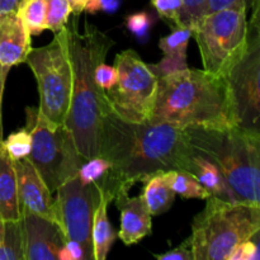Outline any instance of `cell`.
<instances>
[{
  "mask_svg": "<svg viewBox=\"0 0 260 260\" xmlns=\"http://www.w3.org/2000/svg\"><path fill=\"white\" fill-rule=\"evenodd\" d=\"M190 152L184 128L164 123L121 119L106 102L102 111L98 156L111 168L98 183L112 197L129 192L157 172L182 170Z\"/></svg>",
  "mask_w": 260,
  "mask_h": 260,
  "instance_id": "6da1fadb",
  "label": "cell"
},
{
  "mask_svg": "<svg viewBox=\"0 0 260 260\" xmlns=\"http://www.w3.org/2000/svg\"><path fill=\"white\" fill-rule=\"evenodd\" d=\"M79 20L80 13H73L65 25L71 68V101L65 126L73 134L79 154L89 160L99 154L101 118L106 104L104 90L96 85L94 70L106 60L114 42L88 20L81 30Z\"/></svg>",
  "mask_w": 260,
  "mask_h": 260,
  "instance_id": "7a4b0ae2",
  "label": "cell"
},
{
  "mask_svg": "<svg viewBox=\"0 0 260 260\" xmlns=\"http://www.w3.org/2000/svg\"><path fill=\"white\" fill-rule=\"evenodd\" d=\"M147 122L179 128L235 126L225 78L189 68L157 78L156 99Z\"/></svg>",
  "mask_w": 260,
  "mask_h": 260,
  "instance_id": "3957f363",
  "label": "cell"
},
{
  "mask_svg": "<svg viewBox=\"0 0 260 260\" xmlns=\"http://www.w3.org/2000/svg\"><path fill=\"white\" fill-rule=\"evenodd\" d=\"M184 129L190 147L221 170L235 202L260 205V134L238 126Z\"/></svg>",
  "mask_w": 260,
  "mask_h": 260,
  "instance_id": "277c9868",
  "label": "cell"
},
{
  "mask_svg": "<svg viewBox=\"0 0 260 260\" xmlns=\"http://www.w3.org/2000/svg\"><path fill=\"white\" fill-rule=\"evenodd\" d=\"M192 223L194 260H229L234 249L260 231V205L207 198Z\"/></svg>",
  "mask_w": 260,
  "mask_h": 260,
  "instance_id": "5b68a950",
  "label": "cell"
},
{
  "mask_svg": "<svg viewBox=\"0 0 260 260\" xmlns=\"http://www.w3.org/2000/svg\"><path fill=\"white\" fill-rule=\"evenodd\" d=\"M25 128L32 137L28 161L51 193L78 175L85 159L79 154L73 134L65 124H52L35 107L25 108Z\"/></svg>",
  "mask_w": 260,
  "mask_h": 260,
  "instance_id": "8992f818",
  "label": "cell"
},
{
  "mask_svg": "<svg viewBox=\"0 0 260 260\" xmlns=\"http://www.w3.org/2000/svg\"><path fill=\"white\" fill-rule=\"evenodd\" d=\"M249 12L230 7L210 12L196 22L192 37L197 42L203 70L225 78L241 57L248 43Z\"/></svg>",
  "mask_w": 260,
  "mask_h": 260,
  "instance_id": "52a82bcc",
  "label": "cell"
},
{
  "mask_svg": "<svg viewBox=\"0 0 260 260\" xmlns=\"http://www.w3.org/2000/svg\"><path fill=\"white\" fill-rule=\"evenodd\" d=\"M25 62L40 93L38 113L52 124H65L71 101V68L65 28L43 47L32 48Z\"/></svg>",
  "mask_w": 260,
  "mask_h": 260,
  "instance_id": "ba28073f",
  "label": "cell"
},
{
  "mask_svg": "<svg viewBox=\"0 0 260 260\" xmlns=\"http://www.w3.org/2000/svg\"><path fill=\"white\" fill-rule=\"evenodd\" d=\"M117 83L104 91L109 108L128 122L149 121L157 93V78L134 50L119 52L114 58Z\"/></svg>",
  "mask_w": 260,
  "mask_h": 260,
  "instance_id": "9c48e42d",
  "label": "cell"
},
{
  "mask_svg": "<svg viewBox=\"0 0 260 260\" xmlns=\"http://www.w3.org/2000/svg\"><path fill=\"white\" fill-rule=\"evenodd\" d=\"M235 126L260 134V24L259 7L251 10L248 43L225 76Z\"/></svg>",
  "mask_w": 260,
  "mask_h": 260,
  "instance_id": "30bf717a",
  "label": "cell"
},
{
  "mask_svg": "<svg viewBox=\"0 0 260 260\" xmlns=\"http://www.w3.org/2000/svg\"><path fill=\"white\" fill-rule=\"evenodd\" d=\"M55 198L58 215V226L66 240L80 244L86 259L93 256V215L99 201L98 184H83L79 177L71 178L57 190Z\"/></svg>",
  "mask_w": 260,
  "mask_h": 260,
  "instance_id": "8fae6325",
  "label": "cell"
},
{
  "mask_svg": "<svg viewBox=\"0 0 260 260\" xmlns=\"http://www.w3.org/2000/svg\"><path fill=\"white\" fill-rule=\"evenodd\" d=\"M14 168L17 173L20 213L42 216L58 225L55 198L52 197V193L40 177L37 170L28 161V159L14 161Z\"/></svg>",
  "mask_w": 260,
  "mask_h": 260,
  "instance_id": "7c38bea8",
  "label": "cell"
},
{
  "mask_svg": "<svg viewBox=\"0 0 260 260\" xmlns=\"http://www.w3.org/2000/svg\"><path fill=\"white\" fill-rule=\"evenodd\" d=\"M25 260H57L66 239L57 223L42 216L23 213Z\"/></svg>",
  "mask_w": 260,
  "mask_h": 260,
  "instance_id": "4fadbf2b",
  "label": "cell"
},
{
  "mask_svg": "<svg viewBox=\"0 0 260 260\" xmlns=\"http://www.w3.org/2000/svg\"><path fill=\"white\" fill-rule=\"evenodd\" d=\"M30 37L18 13L0 17V65L12 69L25 62L32 50Z\"/></svg>",
  "mask_w": 260,
  "mask_h": 260,
  "instance_id": "5bb4252c",
  "label": "cell"
},
{
  "mask_svg": "<svg viewBox=\"0 0 260 260\" xmlns=\"http://www.w3.org/2000/svg\"><path fill=\"white\" fill-rule=\"evenodd\" d=\"M121 211V229L118 238L124 245L137 244L151 234V215L145 206L141 196L129 197L128 192H121L113 198Z\"/></svg>",
  "mask_w": 260,
  "mask_h": 260,
  "instance_id": "9a60e30c",
  "label": "cell"
},
{
  "mask_svg": "<svg viewBox=\"0 0 260 260\" xmlns=\"http://www.w3.org/2000/svg\"><path fill=\"white\" fill-rule=\"evenodd\" d=\"M192 38V29L184 27H177L169 36L159 41L160 50L164 53V58L159 63L149 65L156 78L184 70L187 65V48Z\"/></svg>",
  "mask_w": 260,
  "mask_h": 260,
  "instance_id": "2e32d148",
  "label": "cell"
},
{
  "mask_svg": "<svg viewBox=\"0 0 260 260\" xmlns=\"http://www.w3.org/2000/svg\"><path fill=\"white\" fill-rule=\"evenodd\" d=\"M182 170L190 173L211 193V196H216L222 200L234 201L230 188L221 170L212 160L201 154L200 151H196L190 147V152L183 164Z\"/></svg>",
  "mask_w": 260,
  "mask_h": 260,
  "instance_id": "e0dca14e",
  "label": "cell"
},
{
  "mask_svg": "<svg viewBox=\"0 0 260 260\" xmlns=\"http://www.w3.org/2000/svg\"><path fill=\"white\" fill-rule=\"evenodd\" d=\"M98 192L99 201L95 206V210H94L93 228H91L93 256L94 260H106L117 236L111 222H109L108 213H107L109 203H111V201H113V197L108 190L103 189L99 184Z\"/></svg>",
  "mask_w": 260,
  "mask_h": 260,
  "instance_id": "ac0fdd59",
  "label": "cell"
},
{
  "mask_svg": "<svg viewBox=\"0 0 260 260\" xmlns=\"http://www.w3.org/2000/svg\"><path fill=\"white\" fill-rule=\"evenodd\" d=\"M0 213L5 221L22 220L14 161L0 149Z\"/></svg>",
  "mask_w": 260,
  "mask_h": 260,
  "instance_id": "d6986e66",
  "label": "cell"
},
{
  "mask_svg": "<svg viewBox=\"0 0 260 260\" xmlns=\"http://www.w3.org/2000/svg\"><path fill=\"white\" fill-rule=\"evenodd\" d=\"M141 197L151 216L168 212L175 200L174 190L164 177V172H157L144 180Z\"/></svg>",
  "mask_w": 260,
  "mask_h": 260,
  "instance_id": "ffe728a7",
  "label": "cell"
},
{
  "mask_svg": "<svg viewBox=\"0 0 260 260\" xmlns=\"http://www.w3.org/2000/svg\"><path fill=\"white\" fill-rule=\"evenodd\" d=\"M164 177L175 194H179L180 197L207 200L211 196V193L185 170H168L164 172Z\"/></svg>",
  "mask_w": 260,
  "mask_h": 260,
  "instance_id": "44dd1931",
  "label": "cell"
},
{
  "mask_svg": "<svg viewBox=\"0 0 260 260\" xmlns=\"http://www.w3.org/2000/svg\"><path fill=\"white\" fill-rule=\"evenodd\" d=\"M0 260H25L22 220L5 221L4 238L0 243Z\"/></svg>",
  "mask_w": 260,
  "mask_h": 260,
  "instance_id": "7402d4cb",
  "label": "cell"
},
{
  "mask_svg": "<svg viewBox=\"0 0 260 260\" xmlns=\"http://www.w3.org/2000/svg\"><path fill=\"white\" fill-rule=\"evenodd\" d=\"M17 13L30 36H38L46 29V0H23Z\"/></svg>",
  "mask_w": 260,
  "mask_h": 260,
  "instance_id": "603a6c76",
  "label": "cell"
},
{
  "mask_svg": "<svg viewBox=\"0 0 260 260\" xmlns=\"http://www.w3.org/2000/svg\"><path fill=\"white\" fill-rule=\"evenodd\" d=\"M73 14V7L68 0H46V29L53 35L65 28Z\"/></svg>",
  "mask_w": 260,
  "mask_h": 260,
  "instance_id": "cb8c5ba5",
  "label": "cell"
},
{
  "mask_svg": "<svg viewBox=\"0 0 260 260\" xmlns=\"http://www.w3.org/2000/svg\"><path fill=\"white\" fill-rule=\"evenodd\" d=\"M2 147L7 151L13 161L27 159L32 147V137L29 131L24 127L19 131L13 132L7 139L3 140Z\"/></svg>",
  "mask_w": 260,
  "mask_h": 260,
  "instance_id": "d4e9b609",
  "label": "cell"
},
{
  "mask_svg": "<svg viewBox=\"0 0 260 260\" xmlns=\"http://www.w3.org/2000/svg\"><path fill=\"white\" fill-rule=\"evenodd\" d=\"M111 168L108 160L101 156L93 157L84 161L78 172V177L83 184H91L99 182Z\"/></svg>",
  "mask_w": 260,
  "mask_h": 260,
  "instance_id": "484cf974",
  "label": "cell"
},
{
  "mask_svg": "<svg viewBox=\"0 0 260 260\" xmlns=\"http://www.w3.org/2000/svg\"><path fill=\"white\" fill-rule=\"evenodd\" d=\"M151 3L162 18L172 20L177 27H183L182 0H151Z\"/></svg>",
  "mask_w": 260,
  "mask_h": 260,
  "instance_id": "4316f807",
  "label": "cell"
},
{
  "mask_svg": "<svg viewBox=\"0 0 260 260\" xmlns=\"http://www.w3.org/2000/svg\"><path fill=\"white\" fill-rule=\"evenodd\" d=\"M183 3V27L190 28L198 19L208 13L207 0H182Z\"/></svg>",
  "mask_w": 260,
  "mask_h": 260,
  "instance_id": "83f0119b",
  "label": "cell"
},
{
  "mask_svg": "<svg viewBox=\"0 0 260 260\" xmlns=\"http://www.w3.org/2000/svg\"><path fill=\"white\" fill-rule=\"evenodd\" d=\"M259 238L260 231L256 233L253 238L243 241L234 249L233 254L230 255L229 260H259Z\"/></svg>",
  "mask_w": 260,
  "mask_h": 260,
  "instance_id": "f1b7e54d",
  "label": "cell"
},
{
  "mask_svg": "<svg viewBox=\"0 0 260 260\" xmlns=\"http://www.w3.org/2000/svg\"><path fill=\"white\" fill-rule=\"evenodd\" d=\"M94 79L95 83L102 90H108L113 88L114 84L117 83V70L114 66L107 65L106 62H101L96 65L94 70Z\"/></svg>",
  "mask_w": 260,
  "mask_h": 260,
  "instance_id": "f546056e",
  "label": "cell"
},
{
  "mask_svg": "<svg viewBox=\"0 0 260 260\" xmlns=\"http://www.w3.org/2000/svg\"><path fill=\"white\" fill-rule=\"evenodd\" d=\"M155 258L159 260H194L190 238L185 239L177 248L172 249V250L167 251L164 254L155 255Z\"/></svg>",
  "mask_w": 260,
  "mask_h": 260,
  "instance_id": "4dcf8cb0",
  "label": "cell"
},
{
  "mask_svg": "<svg viewBox=\"0 0 260 260\" xmlns=\"http://www.w3.org/2000/svg\"><path fill=\"white\" fill-rule=\"evenodd\" d=\"M260 0H207L208 13L230 7H245L249 13L259 7Z\"/></svg>",
  "mask_w": 260,
  "mask_h": 260,
  "instance_id": "1f68e13d",
  "label": "cell"
},
{
  "mask_svg": "<svg viewBox=\"0 0 260 260\" xmlns=\"http://www.w3.org/2000/svg\"><path fill=\"white\" fill-rule=\"evenodd\" d=\"M126 24L127 28L136 36H144L149 30L150 18L144 12L135 13L126 18Z\"/></svg>",
  "mask_w": 260,
  "mask_h": 260,
  "instance_id": "d6a6232c",
  "label": "cell"
},
{
  "mask_svg": "<svg viewBox=\"0 0 260 260\" xmlns=\"http://www.w3.org/2000/svg\"><path fill=\"white\" fill-rule=\"evenodd\" d=\"M57 260H88L80 244L73 240H66L58 251Z\"/></svg>",
  "mask_w": 260,
  "mask_h": 260,
  "instance_id": "836d02e7",
  "label": "cell"
},
{
  "mask_svg": "<svg viewBox=\"0 0 260 260\" xmlns=\"http://www.w3.org/2000/svg\"><path fill=\"white\" fill-rule=\"evenodd\" d=\"M9 68L0 65V149H2L3 142V119H2V103H3V94H4L5 83H7V76L9 74Z\"/></svg>",
  "mask_w": 260,
  "mask_h": 260,
  "instance_id": "e575fe53",
  "label": "cell"
},
{
  "mask_svg": "<svg viewBox=\"0 0 260 260\" xmlns=\"http://www.w3.org/2000/svg\"><path fill=\"white\" fill-rule=\"evenodd\" d=\"M22 2L23 0H0V17L10 13H17Z\"/></svg>",
  "mask_w": 260,
  "mask_h": 260,
  "instance_id": "d590c367",
  "label": "cell"
},
{
  "mask_svg": "<svg viewBox=\"0 0 260 260\" xmlns=\"http://www.w3.org/2000/svg\"><path fill=\"white\" fill-rule=\"evenodd\" d=\"M73 7V13H83L84 12V5H85L86 0H68Z\"/></svg>",
  "mask_w": 260,
  "mask_h": 260,
  "instance_id": "8d00e7d4",
  "label": "cell"
},
{
  "mask_svg": "<svg viewBox=\"0 0 260 260\" xmlns=\"http://www.w3.org/2000/svg\"><path fill=\"white\" fill-rule=\"evenodd\" d=\"M4 229H5V220L2 216V213H0V243H2L3 238H4Z\"/></svg>",
  "mask_w": 260,
  "mask_h": 260,
  "instance_id": "74e56055",
  "label": "cell"
}]
</instances>
